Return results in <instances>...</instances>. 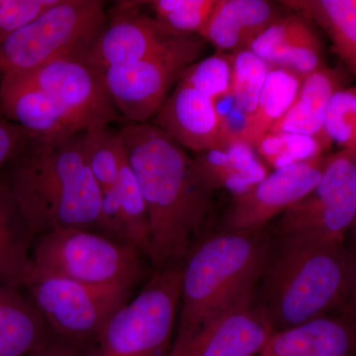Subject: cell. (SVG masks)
Returning a JSON list of instances; mask_svg holds the SVG:
<instances>
[{
    "label": "cell",
    "instance_id": "obj_1",
    "mask_svg": "<svg viewBox=\"0 0 356 356\" xmlns=\"http://www.w3.org/2000/svg\"><path fill=\"white\" fill-rule=\"evenodd\" d=\"M119 134L149 212L147 255L159 268L172 266L188 254L212 193L182 147L154 124H127Z\"/></svg>",
    "mask_w": 356,
    "mask_h": 356
},
{
    "label": "cell",
    "instance_id": "obj_2",
    "mask_svg": "<svg viewBox=\"0 0 356 356\" xmlns=\"http://www.w3.org/2000/svg\"><path fill=\"white\" fill-rule=\"evenodd\" d=\"M83 131L62 140L32 138L13 159L9 185L35 236L99 229L102 191L86 163Z\"/></svg>",
    "mask_w": 356,
    "mask_h": 356
},
{
    "label": "cell",
    "instance_id": "obj_3",
    "mask_svg": "<svg viewBox=\"0 0 356 356\" xmlns=\"http://www.w3.org/2000/svg\"><path fill=\"white\" fill-rule=\"evenodd\" d=\"M257 233L225 231L191 252L182 267V310L172 346L220 314L252 300L267 255Z\"/></svg>",
    "mask_w": 356,
    "mask_h": 356
},
{
    "label": "cell",
    "instance_id": "obj_4",
    "mask_svg": "<svg viewBox=\"0 0 356 356\" xmlns=\"http://www.w3.org/2000/svg\"><path fill=\"white\" fill-rule=\"evenodd\" d=\"M350 277L343 245L283 238L267 270L261 310L274 332L304 324L346 299Z\"/></svg>",
    "mask_w": 356,
    "mask_h": 356
},
{
    "label": "cell",
    "instance_id": "obj_5",
    "mask_svg": "<svg viewBox=\"0 0 356 356\" xmlns=\"http://www.w3.org/2000/svg\"><path fill=\"white\" fill-rule=\"evenodd\" d=\"M100 0H58L0 43V76L37 69L64 58L86 60L106 24Z\"/></svg>",
    "mask_w": 356,
    "mask_h": 356
},
{
    "label": "cell",
    "instance_id": "obj_6",
    "mask_svg": "<svg viewBox=\"0 0 356 356\" xmlns=\"http://www.w3.org/2000/svg\"><path fill=\"white\" fill-rule=\"evenodd\" d=\"M140 252L132 243L92 229H57L39 236L31 271L96 286L133 288L146 269Z\"/></svg>",
    "mask_w": 356,
    "mask_h": 356
},
{
    "label": "cell",
    "instance_id": "obj_7",
    "mask_svg": "<svg viewBox=\"0 0 356 356\" xmlns=\"http://www.w3.org/2000/svg\"><path fill=\"white\" fill-rule=\"evenodd\" d=\"M182 267L154 274L132 300L118 309L86 356H165L181 299Z\"/></svg>",
    "mask_w": 356,
    "mask_h": 356
},
{
    "label": "cell",
    "instance_id": "obj_8",
    "mask_svg": "<svg viewBox=\"0 0 356 356\" xmlns=\"http://www.w3.org/2000/svg\"><path fill=\"white\" fill-rule=\"evenodd\" d=\"M22 287L54 336L89 346L112 315L128 302L132 287L96 286L55 274L30 271Z\"/></svg>",
    "mask_w": 356,
    "mask_h": 356
},
{
    "label": "cell",
    "instance_id": "obj_9",
    "mask_svg": "<svg viewBox=\"0 0 356 356\" xmlns=\"http://www.w3.org/2000/svg\"><path fill=\"white\" fill-rule=\"evenodd\" d=\"M202 50V40L178 35L138 62L105 70V83L119 113L129 124L149 123Z\"/></svg>",
    "mask_w": 356,
    "mask_h": 356
},
{
    "label": "cell",
    "instance_id": "obj_10",
    "mask_svg": "<svg viewBox=\"0 0 356 356\" xmlns=\"http://www.w3.org/2000/svg\"><path fill=\"white\" fill-rule=\"evenodd\" d=\"M355 159L343 149L327 156L315 188L281 216L282 238L343 245L356 222Z\"/></svg>",
    "mask_w": 356,
    "mask_h": 356
},
{
    "label": "cell",
    "instance_id": "obj_11",
    "mask_svg": "<svg viewBox=\"0 0 356 356\" xmlns=\"http://www.w3.org/2000/svg\"><path fill=\"white\" fill-rule=\"evenodd\" d=\"M44 91L83 129L110 126L120 119L104 74L83 58H64L27 72L2 76Z\"/></svg>",
    "mask_w": 356,
    "mask_h": 356
},
{
    "label": "cell",
    "instance_id": "obj_12",
    "mask_svg": "<svg viewBox=\"0 0 356 356\" xmlns=\"http://www.w3.org/2000/svg\"><path fill=\"white\" fill-rule=\"evenodd\" d=\"M327 159L321 156L276 170L250 191L235 196L225 220V229L259 232L315 188Z\"/></svg>",
    "mask_w": 356,
    "mask_h": 356
},
{
    "label": "cell",
    "instance_id": "obj_13",
    "mask_svg": "<svg viewBox=\"0 0 356 356\" xmlns=\"http://www.w3.org/2000/svg\"><path fill=\"white\" fill-rule=\"evenodd\" d=\"M142 1H120L89 51L86 62L103 72L133 64L156 51L177 33L140 13Z\"/></svg>",
    "mask_w": 356,
    "mask_h": 356
},
{
    "label": "cell",
    "instance_id": "obj_14",
    "mask_svg": "<svg viewBox=\"0 0 356 356\" xmlns=\"http://www.w3.org/2000/svg\"><path fill=\"white\" fill-rule=\"evenodd\" d=\"M273 332L264 311L250 300L213 318L165 356H254Z\"/></svg>",
    "mask_w": 356,
    "mask_h": 356
},
{
    "label": "cell",
    "instance_id": "obj_15",
    "mask_svg": "<svg viewBox=\"0 0 356 356\" xmlns=\"http://www.w3.org/2000/svg\"><path fill=\"white\" fill-rule=\"evenodd\" d=\"M154 125L181 147L200 154L220 147L222 122L216 103L178 81Z\"/></svg>",
    "mask_w": 356,
    "mask_h": 356
},
{
    "label": "cell",
    "instance_id": "obj_16",
    "mask_svg": "<svg viewBox=\"0 0 356 356\" xmlns=\"http://www.w3.org/2000/svg\"><path fill=\"white\" fill-rule=\"evenodd\" d=\"M0 109L33 139H67L86 130L44 91L6 79L0 81Z\"/></svg>",
    "mask_w": 356,
    "mask_h": 356
},
{
    "label": "cell",
    "instance_id": "obj_17",
    "mask_svg": "<svg viewBox=\"0 0 356 356\" xmlns=\"http://www.w3.org/2000/svg\"><path fill=\"white\" fill-rule=\"evenodd\" d=\"M356 334L350 324L327 316L274 332L261 356H353Z\"/></svg>",
    "mask_w": 356,
    "mask_h": 356
},
{
    "label": "cell",
    "instance_id": "obj_18",
    "mask_svg": "<svg viewBox=\"0 0 356 356\" xmlns=\"http://www.w3.org/2000/svg\"><path fill=\"white\" fill-rule=\"evenodd\" d=\"M192 161L196 177L210 193L226 189L240 195L268 175L254 147L241 140L196 154Z\"/></svg>",
    "mask_w": 356,
    "mask_h": 356
},
{
    "label": "cell",
    "instance_id": "obj_19",
    "mask_svg": "<svg viewBox=\"0 0 356 356\" xmlns=\"http://www.w3.org/2000/svg\"><path fill=\"white\" fill-rule=\"evenodd\" d=\"M339 69L323 67L302 79L296 99L269 132L300 134L316 138L327 149L332 144L325 133V117L332 96L343 88Z\"/></svg>",
    "mask_w": 356,
    "mask_h": 356
},
{
    "label": "cell",
    "instance_id": "obj_20",
    "mask_svg": "<svg viewBox=\"0 0 356 356\" xmlns=\"http://www.w3.org/2000/svg\"><path fill=\"white\" fill-rule=\"evenodd\" d=\"M276 18L264 0H217L199 36L220 51L242 50Z\"/></svg>",
    "mask_w": 356,
    "mask_h": 356
},
{
    "label": "cell",
    "instance_id": "obj_21",
    "mask_svg": "<svg viewBox=\"0 0 356 356\" xmlns=\"http://www.w3.org/2000/svg\"><path fill=\"white\" fill-rule=\"evenodd\" d=\"M0 286V356H30L54 337L29 294Z\"/></svg>",
    "mask_w": 356,
    "mask_h": 356
},
{
    "label": "cell",
    "instance_id": "obj_22",
    "mask_svg": "<svg viewBox=\"0 0 356 356\" xmlns=\"http://www.w3.org/2000/svg\"><path fill=\"white\" fill-rule=\"evenodd\" d=\"M34 236L9 182L0 179V286H23L32 268Z\"/></svg>",
    "mask_w": 356,
    "mask_h": 356
},
{
    "label": "cell",
    "instance_id": "obj_23",
    "mask_svg": "<svg viewBox=\"0 0 356 356\" xmlns=\"http://www.w3.org/2000/svg\"><path fill=\"white\" fill-rule=\"evenodd\" d=\"M282 3L320 25L331 39L337 57L356 77V0H289Z\"/></svg>",
    "mask_w": 356,
    "mask_h": 356
},
{
    "label": "cell",
    "instance_id": "obj_24",
    "mask_svg": "<svg viewBox=\"0 0 356 356\" xmlns=\"http://www.w3.org/2000/svg\"><path fill=\"white\" fill-rule=\"evenodd\" d=\"M302 79L291 70L271 67L257 108L245 120L241 142L254 147L262 136L282 118L296 99Z\"/></svg>",
    "mask_w": 356,
    "mask_h": 356
},
{
    "label": "cell",
    "instance_id": "obj_25",
    "mask_svg": "<svg viewBox=\"0 0 356 356\" xmlns=\"http://www.w3.org/2000/svg\"><path fill=\"white\" fill-rule=\"evenodd\" d=\"M86 163L102 191L115 186L125 159L119 131L110 126L93 125L83 131Z\"/></svg>",
    "mask_w": 356,
    "mask_h": 356
},
{
    "label": "cell",
    "instance_id": "obj_26",
    "mask_svg": "<svg viewBox=\"0 0 356 356\" xmlns=\"http://www.w3.org/2000/svg\"><path fill=\"white\" fill-rule=\"evenodd\" d=\"M117 194L125 225L126 241L147 254L149 247V218L139 182L124 159L116 184Z\"/></svg>",
    "mask_w": 356,
    "mask_h": 356
},
{
    "label": "cell",
    "instance_id": "obj_27",
    "mask_svg": "<svg viewBox=\"0 0 356 356\" xmlns=\"http://www.w3.org/2000/svg\"><path fill=\"white\" fill-rule=\"evenodd\" d=\"M231 97L236 108L248 117L257 108L270 65L248 49L231 54Z\"/></svg>",
    "mask_w": 356,
    "mask_h": 356
},
{
    "label": "cell",
    "instance_id": "obj_28",
    "mask_svg": "<svg viewBox=\"0 0 356 356\" xmlns=\"http://www.w3.org/2000/svg\"><path fill=\"white\" fill-rule=\"evenodd\" d=\"M154 18L180 35H200L217 0H153L146 1Z\"/></svg>",
    "mask_w": 356,
    "mask_h": 356
},
{
    "label": "cell",
    "instance_id": "obj_29",
    "mask_svg": "<svg viewBox=\"0 0 356 356\" xmlns=\"http://www.w3.org/2000/svg\"><path fill=\"white\" fill-rule=\"evenodd\" d=\"M232 77L231 55L218 53L187 67L179 81L216 103L231 95Z\"/></svg>",
    "mask_w": 356,
    "mask_h": 356
},
{
    "label": "cell",
    "instance_id": "obj_30",
    "mask_svg": "<svg viewBox=\"0 0 356 356\" xmlns=\"http://www.w3.org/2000/svg\"><path fill=\"white\" fill-rule=\"evenodd\" d=\"M291 16L290 36L283 69L291 70L302 79L323 65L322 44L315 31L299 14Z\"/></svg>",
    "mask_w": 356,
    "mask_h": 356
},
{
    "label": "cell",
    "instance_id": "obj_31",
    "mask_svg": "<svg viewBox=\"0 0 356 356\" xmlns=\"http://www.w3.org/2000/svg\"><path fill=\"white\" fill-rule=\"evenodd\" d=\"M330 142L356 156V88H341L332 96L325 117Z\"/></svg>",
    "mask_w": 356,
    "mask_h": 356
},
{
    "label": "cell",
    "instance_id": "obj_32",
    "mask_svg": "<svg viewBox=\"0 0 356 356\" xmlns=\"http://www.w3.org/2000/svg\"><path fill=\"white\" fill-rule=\"evenodd\" d=\"M290 26L291 16L276 18L250 42L247 49L270 67H282L289 41Z\"/></svg>",
    "mask_w": 356,
    "mask_h": 356
},
{
    "label": "cell",
    "instance_id": "obj_33",
    "mask_svg": "<svg viewBox=\"0 0 356 356\" xmlns=\"http://www.w3.org/2000/svg\"><path fill=\"white\" fill-rule=\"evenodd\" d=\"M58 0H0V43L38 18Z\"/></svg>",
    "mask_w": 356,
    "mask_h": 356
},
{
    "label": "cell",
    "instance_id": "obj_34",
    "mask_svg": "<svg viewBox=\"0 0 356 356\" xmlns=\"http://www.w3.org/2000/svg\"><path fill=\"white\" fill-rule=\"evenodd\" d=\"M31 139L24 128L0 115V168L15 158Z\"/></svg>",
    "mask_w": 356,
    "mask_h": 356
},
{
    "label": "cell",
    "instance_id": "obj_35",
    "mask_svg": "<svg viewBox=\"0 0 356 356\" xmlns=\"http://www.w3.org/2000/svg\"><path fill=\"white\" fill-rule=\"evenodd\" d=\"M88 346L51 337L42 348L30 356H86Z\"/></svg>",
    "mask_w": 356,
    "mask_h": 356
},
{
    "label": "cell",
    "instance_id": "obj_36",
    "mask_svg": "<svg viewBox=\"0 0 356 356\" xmlns=\"http://www.w3.org/2000/svg\"><path fill=\"white\" fill-rule=\"evenodd\" d=\"M353 235L355 238L356 247V222L353 228ZM348 308H350V315L353 316L356 322V250L355 257L350 259V286H348Z\"/></svg>",
    "mask_w": 356,
    "mask_h": 356
},
{
    "label": "cell",
    "instance_id": "obj_37",
    "mask_svg": "<svg viewBox=\"0 0 356 356\" xmlns=\"http://www.w3.org/2000/svg\"><path fill=\"white\" fill-rule=\"evenodd\" d=\"M355 177H356V159H355Z\"/></svg>",
    "mask_w": 356,
    "mask_h": 356
}]
</instances>
